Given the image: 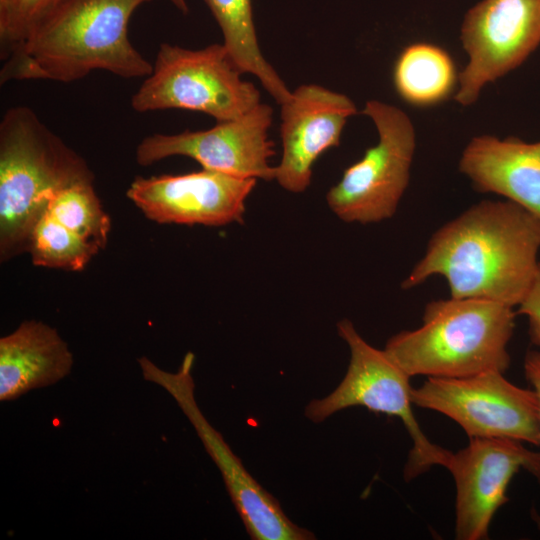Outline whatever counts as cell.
I'll use <instances>...</instances> for the list:
<instances>
[{
    "mask_svg": "<svg viewBox=\"0 0 540 540\" xmlns=\"http://www.w3.org/2000/svg\"><path fill=\"white\" fill-rule=\"evenodd\" d=\"M539 249V217L509 200H484L432 235L402 287H416L439 275L447 281L450 297L514 308L534 279Z\"/></svg>",
    "mask_w": 540,
    "mask_h": 540,
    "instance_id": "6da1fadb",
    "label": "cell"
},
{
    "mask_svg": "<svg viewBox=\"0 0 540 540\" xmlns=\"http://www.w3.org/2000/svg\"><path fill=\"white\" fill-rule=\"evenodd\" d=\"M150 0H61L26 43L3 61L1 85L14 80L69 83L94 70L147 77L153 65L133 46L128 23Z\"/></svg>",
    "mask_w": 540,
    "mask_h": 540,
    "instance_id": "7a4b0ae2",
    "label": "cell"
},
{
    "mask_svg": "<svg viewBox=\"0 0 540 540\" xmlns=\"http://www.w3.org/2000/svg\"><path fill=\"white\" fill-rule=\"evenodd\" d=\"M83 181H94L83 157L31 108L8 109L0 122V261L26 253L50 199Z\"/></svg>",
    "mask_w": 540,
    "mask_h": 540,
    "instance_id": "3957f363",
    "label": "cell"
},
{
    "mask_svg": "<svg viewBox=\"0 0 540 540\" xmlns=\"http://www.w3.org/2000/svg\"><path fill=\"white\" fill-rule=\"evenodd\" d=\"M513 307L477 298L430 301L422 325L393 335L384 351L410 377L462 378L505 373L515 328Z\"/></svg>",
    "mask_w": 540,
    "mask_h": 540,
    "instance_id": "277c9868",
    "label": "cell"
},
{
    "mask_svg": "<svg viewBox=\"0 0 540 540\" xmlns=\"http://www.w3.org/2000/svg\"><path fill=\"white\" fill-rule=\"evenodd\" d=\"M337 330L350 350L347 372L333 392L307 405L305 416L321 423L338 411L361 406L397 417L412 440L404 479L411 481L433 466L445 468L452 452L431 442L419 426L413 412L411 377L384 350L365 341L350 320L339 321Z\"/></svg>",
    "mask_w": 540,
    "mask_h": 540,
    "instance_id": "5b68a950",
    "label": "cell"
},
{
    "mask_svg": "<svg viewBox=\"0 0 540 540\" xmlns=\"http://www.w3.org/2000/svg\"><path fill=\"white\" fill-rule=\"evenodd\" d=\"M242 74L223 43L197 50L162 43L131 106L137 112L185 109L217 122L233 120L261 103L260 91Z\"/></svg>",
    "mask_w": 540,
    "mask_h": 540,
    "instance_id": "8992f818",
    "label": "cell"
},
{
    "mask_svg": "<svg viewBox=\"0 0 540 540\" xmlns=\"http://www.w3.org/2000/svg\"><path fill=\"white\" fill-rule=\"evenodd\" d=\"M362 113L374 123L378 142L344 171L326 202L340 220L369 224L395 214L409 184L416 136L410 118L396 106L369 100Z\"/></svg>",
    "mask_w": 540,
    "mask_h": 540,
    "instance_id": "52a82bcc",
    "label": "cell"
},
{
    "mask_svg": "<svg viewBox=\"0 0 540 540\" xmlns=\"http://www.w3.org/2000/svg\"><path fill=\"white\" fill-rule=\"evenodd\" d=\"M414 406L455 421L470 438H508L540 446V408L534 390L500 371L462 378L428 377L412 390Z\"/></svg>",
    "mask_w": 540,
    "mask_h": 540,
    "instance_id": "ba28073f",
    "label": "cell"
},
{
    "mask_svg": "<svg viewBox=\"0 0 540 540\" xmlns=\"http://www.w3.org/2000/svg\"><path fill=\"white\" fill-rule=\"evenodd\" d=\"M143 377L164 388L186 415L218 467L232 503L253 540H312L313 533L294 524L278 500L246 470L222 435L201 412L191 375L194 355L188 352L176 373L161 370L146 357L138 360Z\"/></svg>",
    "mask_w": 540,
    "mask_h": 540,
    "instance_id": "9c48e42d",
    "label": "cell"
},
{
    "mask_svg": "<svg viewBox=\"0 0 540 540\" xmlns=\"http://www.w3.org/2000/svg\"><path fill=\"white\" fill-rule=\"evenodd\" d=\"M460 38L468 63L455 99L467 106L540 45V0H482L465 15Z\"/></svg>",
    "mask_w": 540,
    "mask_h": 540,
    "instance_id": "30bf717a",
    "label": "cell"
},
{
    "mask_svg": "<svg viewBox=\"0 0 540 540\" xmlns=\"http://www.w3.org/2000/svg\"><path fill=\"white\" fill-rule=\"evenodd\" d=\"M272 119V108L259 103L243 116L218 122L207 130L171 135L155 133L139 143L136 160L141 166H150L171 156H186L204 169L272 181L275 167L269 160L275 151L268 136Z\"/></svg>",
    "mask_w": 540,
    "mask_h": 540,
    "instance_id": "8fae6325",
    "label": "cell"
},
{
    "mask_svg": "<svg viewBox=\"0 0 540 540\" xmlns=\"http://www.w3.org/2000/svg\"><path fill=\"white\" fill-rule=\"evenodd\" d=\"M453 476L455 538H488L490 524L507 501V489L521 469L540 484V452L508 438H470L466 447L451 453L445 467Z\"/></svg>",
    "mask_w": 540,
    "mask_h": 540,
    "instance_id": "7c38bea8",
    "label": "cell"
},
{
    "mask_svg": "<svg viewBox=\"0 0 540 540\" xmlns=\"http://www.w3.org/2000/svg\"><path fill=\"white\" fill-rule=\"evenodd\" d=\"M257 179L202 169L181 175L135 178L127 198L159 224L223 226L242 223Z\"/></svg>",
    "mask_w": 540,
    "mask_h": 540,
    "instance_id": "4fadbf2b",
    "label": "cell"
},
{
    "mask_svg": "<svg viewBox=\"0 0 540 540\" xmlns=\"http://www.w3.org/2000/svg\"><path fill=\"white\" fill-rule=\"evenodd\" d=\"M357 113L354 102L317 84L297 87L281 104L282 156L275 179L286 191L304 192L318 157L340 144L347 119Z\"/></svg>",
    "mask_w": 540,
    "mask_h": 540,
    "instance_id": "5bb4252c",
    "label": "cell"
},
{
    "mask_svg": "<svg viewBox=\"0 0 540 540\" xmlns=\"http://www.w3.org/2000/svg\"><path fill=\"white\" fill-rule=\"evenodd\" d=\"M459 169L477 191L504 196L540 218V141L474 137L463 150Z\"/></svg>",
    "mask_w": 540,
    "mask_h": 540,
    "instance_id": "9a60e30c",
    "label": "cell"
},
{
    "mask_svg": "<svg viewBox=\"0 0 540 540\" xmlns=\"http://www.w3.org/2000/svg\"><path fill=\"white\" fill-rule=\"evenodd\" d=\"M72 366L73 355L57 330L41 321L26 320L0 339V401L53 385Z\"/></svg>",
    "mask_w": 540,
    "mask_h": 540,
    "instance_id": "2e32d148",
    "label": "cell"
},
{
    "mask_svg": "<svg viewBox=\"0 0 540 540\" xmlns=\"http://www.w3.org/2000/svg\"><path fill=\"white\" fill-rule=\"evenodd\" d=\"M210 9L223 35L234 64L242 73L258 78L264 89L278 104L292 94L259 47L254 17L253 0H203Z\"/></svg>",
    "mask_w": 540,
    "mask_h": 540,
    "instance_id": "e0dca14e",
    "label": "cell"
},
{
    "mask_svg": "<svg viewBox=\"0 0 540 540\" xmlns=\"http://www.w3.org/2000/svg\"><path fill=\"white\" fill-rule=\"evenodd\" d=\"M398 95L417 107H429L446 100L459 76L450 54L431 43H413L399 54L393 70Z\"/></svg>",
    "mask_w": 540,
    "mask_h": 540,
    "instance_id": "ac0fdd59",
    "label": "cell"
},
{
    "mask_svg": "<svg viewBox=\"0 0 540 540\" xmlns=\"http://www.w3.org/2000/svg\"><path fill=\"white\" fill-rule=\"evenodd\" d=\"M93 184L94 181H83L63 188L50 199L46 212L101 250L108 242L111 219Z\"/></svg>",
    "mask_w": 540,
    "mask_h": 540,
    "instance_id": "d6986e66",
    "label": "cell"
},
{
    "mask_svg": "<svg viewBox=\"0 0 540 540\" xmlns=\"http://www.w3.org/2000/svg\"><path fill=\"white\" fill-rule=\"evenodd\" d=\"M99 251L95 244L66 228L46 211L34 226L27 249L35 266L66 271L83 270Z\"/></svg>",
    "mask_w": 540,
    "mask_h": 540,
    "instance_id": "ffe728a7",
    "label": "cell"
},
{
    "mask_svg": "<svg viewBox=\"0 0 540 540\" xmlns=\"http://www.w3.org/2000/svg\"><path fill=\"white\" fill-rule=\"evenodd\" d=\"M61 0H0V56L3 62L26 43Z\"/></svg>",
    "mask_w": 540,
    "mask_h": 540,
    "instance_id": "44dd1931",
    "label": "cell"
},
{
    "mask_svg": "<svg viewBox=\"0 0 540 540\" xmlns=\"http://www.w3.org/2000/svg\"><path fill=\"white\" fill-rule=\"evenodd\" d=\"M518 313L528 318L530 340L540 347V262L525 297L518 305Z\"/></svg>",
    "mask_w": 540,
    "mask_h": 540,
    "instance_id": "7402d4cb",
    "label": "cell"
},
{
    "mask_svg": "<svg viewBox=\"0 0 540 540\" xmlns=\"http://www.w3.org/2000/svg\"><path fill=\"white\" fill-rule=\"evenodd\" d=\"M526 379L535 391L540 408V350H529L524 359Z\"/></svg>",
    "mask_w": 540,
    "mask_h": 540,
    "instance_id": "603a6c76",
    "label": "cell"
},
{
    "mask_svg": "<svg viewBox=\"0 0 540 540\" xmlns=\"http://www.w3.org/2000/svg\"><path fill=\"white\" fill-rule=\"evenodd\" d=\"M172 3L180 12L186 14L189 12V8L186 0H168Z\"/></svg>",
    "mask_w": 540,
    "mask_h": 540,
    "instance_id": "cb8c5ba5",
    "label": "cell"
}]
</instances>
